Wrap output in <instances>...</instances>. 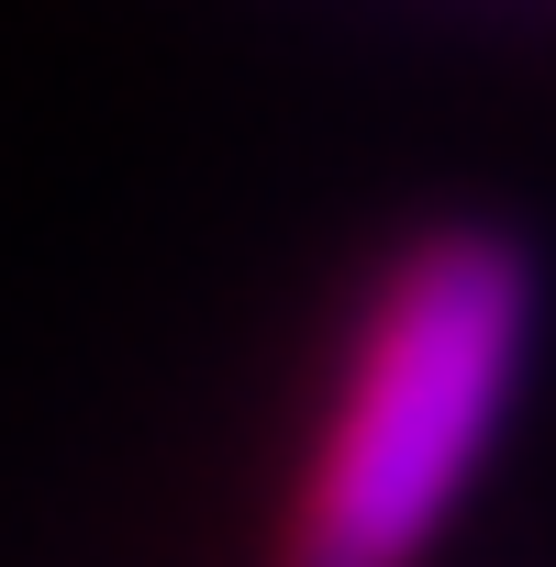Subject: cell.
Segmentation results:
<instances>
[{
    "label": "cell",
    "mask_w": 556,
    "mask_h": 567,
    "mask_svg": "<svg viewBox=\"0 0 556 567\" xmlns=\"http://www.w3.org/2000/svg\"><path fill=\"white\" fill-rule=\"evenodd\" d=\"M523 346H534L523 245L512 234H423L357 334L346 401L301 467L278 567H412L456 523V501L512 412Z\"/></svg>",
    "instance_id": "cell-1"
}]
</instances>
